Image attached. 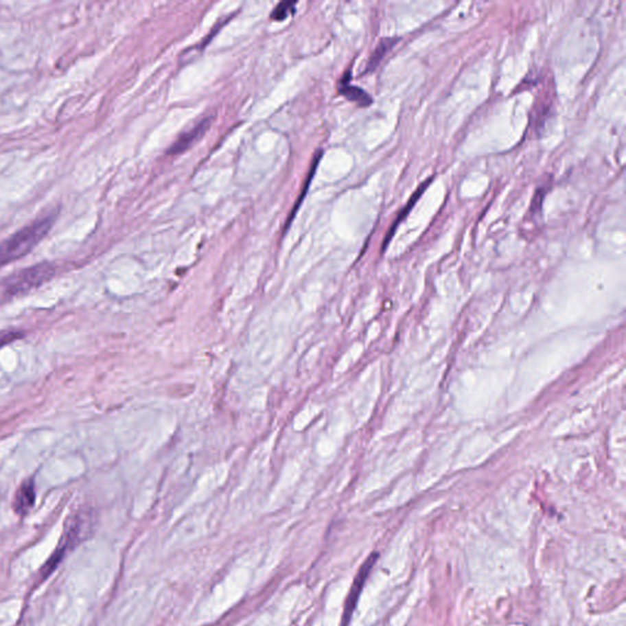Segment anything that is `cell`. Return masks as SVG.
Segmentation results:
<instances>
[{
  "label": "cell",
  "mask_w": 626,
  "mask_h": 626,
  "mask_svg": "<svg viewBox=\"0 0 626 626\" xmlns=\"http://www.w3.org/2000/svg\"><path fill=\"white\" fill-rule=\"evenodd\" d=\"M56 211L49 212L45 217L28 224L17 233L8 237L0 244V268L9 263L15 262L17 259L26 256L28 252L32 251L40 241L45 239V235L51 229L56 222Z\"/></svg>",
  "instance_id": "cell-1"
},
{
  "label": "cell",
  "mask_w": 626,
  "mask_h": 626,
  "mask_svg": "<svg viewBox=\"0 0 626 626\" xmlns=\"http://www.w3.org/2000/svg\"><path fill=\"white\" fill-rule=\"evenodd\" d=\"M56 268L51 263H38L0 279V306L23 297L51 280Z\"/></svg>",
  "instance_id": "cell-2"
},
{
  "label": "cell",
  "mask_w": 626,
  "mask_h": 626,
  "mask_svg": "<svg viewBox=\"0 0 626 626\" xmlns=\"http://www.w3.org/2000/svg\"><path fill=\"white\" fill-rule=\"evenodd\" d=\"M89 521H90L89 515L84 514V513H78L70 519L69 524H67L65 535L62 537V542L58 546L56 552L53 553V555L45 563L43 569H42V576L43 577L51 575V572L56 570V565L62 561L64 555L67 553V550L70 548H73L78 542V540L82 536L84 524H87Z\"/></svg>",
  "instance_id": "cell-3"
},
{
  "label": "cell",
  "mask_w": 626,
  "mask_h": 626,
  "mask_svg": "<svg viewBox=\"0 0 626 626\" xmlns=\"http://www.w3.org/2000/svg\"><path fill=\"white\" fill-rule=\"evenodd\" d=\"M377 558H378V554H371L369 558H367V560L364 561V565L361 566V569L358 571L356 577H355V581L352 583L351 590H350V593H349V596H347L345 610H344V614H343L341 626L349 625L350 619H351L352 613H353L355 607H356V604H358V597H360V594L362 592L364 582L367 580L369 572H371L372 568H373V565H375V561H377Z\"/></svg>",
  "instance_id": "cell-4"
},
{
  "label": "cell",
  "mask_w": 626,
  "mask_h": 626,
  "mask_svg": "<svg viewBox=\"0 0 626 626\" xmlns=\"http://www.w3.org/2000/svg\"><path fill=\"white\" fill-rule=\"evenodd\" d=\"M212 117H203L198 123L194 125L190 130L185 131L180 135L179 137L175 140L174 143L169 147L168 154L170 156H178L180 153H184L190 148L191 146L195 143L196 141L202 137L205 132L207 131L209 125L212 123Z\"/></svg>",
  "instance_id": "cell-5"
},
{
  "label": "cell",
  "mask_w": 626,
  "mask_h": 626,
  "mask_svg": "<svg viewBox=\"0 0 626 626\" xmlns=\"http://www.w3.org/2000/svg\"><path fill=\"white\" fill-rule=\"evenodd\" d=\"M36 502V488L34 480H26L21 486L19 487L15 499H14V509L16 514L26 515L31 509L34 508Z\"/></svg>",
  "instance_id": "cell-6"
},
{
  "label": "cell",
  "mask_w": 626,
  "mask_h": 626,
  "mask_svg": "<svg viewBox=\"0 0 626 626\" xmlns=\"http://www.w3.org/2000/svg\"><path fill=\"white\" fill-rule=\"evenodd\" d=\"M350 78H350V71H347L345 75L341 78L340 84H339V87H338L339 93L344 95L349 101L358 103V106H371L372 102H373L372 97L362 89L350 84Z\"/></svg>",
  "instance_id": "cell-7"
},
{
  "label": "cell",
  "mask_w": 626,
  "mask_h": 626,
  "mask_svg": "<svg viewBox=\"0 0 626 626\" xmlns=\"http://www.w3.org/2000/svg\"><path fill=\"white\" fill-rule=\"evenodd\" d=\"M400 42V38L399 37H388V38H382L378 45L375 48V51H372V54L369 58V62H367V65H366V69H364V73H372L375 71V69L378 67L382 60L384 59V56L389 53V51L395 47Z\"/></svg>",
  "instance_id": "cell-8"
},
{
  "label": "cell",
  "mask_w": 626,
  "mask_h": 626,
  "mask_svg": "<svg viewBox=\"0 0 626 626\" xmlns=\"http://www.w3.org/2000/svg\"><path fill=\"white\" fill-rule=\"evenodd\" d=\"M432 181H433V176L426 180L425 183H422V184L419 185V189L415 191L414 195L411 196V198L408 200L406 206L403 208V211L399 213V216H397V218L395 219V222L391 224V229H389L388 234H386V240L383 242V248H386V247L388 246V244H389V241H391V237H393V235L395 233V230H397V227H399L400 222H403L404 219L406 218L408 212L413 209V207L416 205V202L419 201V197L425 192L426 189L428 187V185H430Z\"/></svg>",
  "instance_id": "cell-9"
},
{
  "label": "cell",
  "mask_w": 626,
  "mask_h": 626,
  "mask_svg": "<svg viewBox=\"0 0 626 626\" xmlns=\"http://www.w3.org/2000/svg\"><path fill=\"white\" fill-rule=\"evenodd\" d=\"M322 154H323V152L322 151H317L316 152V154H314L312 164H311V170H310V174L308 175V180H306V183H305V185H303V190H302L301 195L299 196L297 203L294 205V208H292L290 216H289V218H288V222H286V229L289 228V225H290L291 222H292V219L295 218V214H297V209L300 208V205H301L302 201H303V198L306 197V192H308V187H310V184H311V181H312L313 175H314V173H316V169H317V167H318V163L319 161H321V156H322Z\"/></svg>",
  "instance_id": "cell-10"
},
{
  "label": "cell",
  "mask_w": 626,
  "mask_h": 626,
  "mask_svg": "<svg viewBox=\"0 0 626 626\" xmlns=\"http://www.w3.org/2000/svg\"><path fill=\"white\" fill-rule=\"evenodd\" d=\"M297 4V1H281L274 8L273 12L270 14V20L284 21L286 17L290 16L291 14L295 12Z\"/></svg>",
  "instance_id": "cell-11"
},
{
  "label": "cell",
  "mask_w": 626,
  "mask_h": 626,
  "mask_svg": "<svg viewBox=\"0 0 626 626\" xmlns=\"http://www.w3.org/2000/svg\"><path fill=\"white\" fill-rule=\"evenodd\" d=\"M547 186H549V184L543 185V186H538V187H537L536 194H535V197H533V200H532L530 212L541 213L543 198H544V196L547 194Z\"/></svg>",
  "instance_id": "cell-12"
},
{
  "label": "cell",
  "mask_w": 626,
  "mask_h": 626,
  "mask_svg": "<svg viewBox=\"0 0 626 626\" xmlns=\"http://www.w3.org/2000/svg\"><path fill=\"white\" fill-rule=\"evenodd\" d=\"M23 332L15 329L0 330V349L10 344L12 341L21 339L23 338Z\"/></svg>",
  "instance_id": "cell-13"
}]
</instances>
